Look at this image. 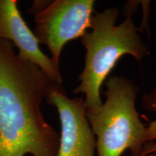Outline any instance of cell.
Masks as SVG:
<instances>
[{"instance_id":"1","label":"cell","mask_w":156,"mask_h":156,"mask_svg":"<svg viewBox=\"0 0 156 156\" xmlns=\"http://www.w3.org/2000/svg\"><path fill=\"white\" fill-rule=\"evenodd\" d=\"M51 83L0 39V156H57L60 136L41 112Z\"/></svg>"},{"instance_id":"2","label":"cell","mask_w":156,"mask_h":156,"mask_svg":"<svg viewBox=\"0 0 156 156\" xmlns=\"http://www.w3.org/2000/svg\"><path fill=\"white\" fill-rule=\"evenodd\" d=\"M119 14L116 8L94 12L89 30L80 38L86 51L85 66L78 76L80 83L73 92L85 95L86 112H97L102 107L101 87L122 56L129 54L140 62L149 53L140 29L130 17L116 25Z\"/></svg>"},{"instance_id":"3","label":"cell","mask_w":156,"mask_h":156,"mask_svg":"<svg viewBox=\"0 0 156 156\" xmlns=\"http://www.w3.org/2000/svg\"><path fill=\"white\" fill-rule=\"evenodd\" d=\"M106 100L98 111L86 112L96 138L98 156L141 155L147 142V127L135 108L139 88L132 80L119 75L108 76L104 82Z\"/></svg>"},{"instance_id":"4","label":"cell","mask_w":156,"mask_h":156,"mask_svg":"<svg viewBox=\"0 0 156 156\" xmlns=\"http://www.w3.org/2000/svg\"><path fill=\"white\" fill-rule=\"evenodd\" d=\"M94 0L34 1L28 12L34 15V34L46 45L51 59L59 64L62 51L70 41L81 38L90 27Z\"/></svg>"},{"instance_id":"5","label":"cell","mask_w":156,"mask_h":156,"mask_svg":"<svg viewBox=\"0 0 156 156\" xmlns=\"http://www.w3.org/2000/svg\"><path fill=\"white\" fill-rule=\"evenodd\" d=\"M46 101L57 109L61 123L57 156H95L96 138L86 116L83 97L69 98L62 85L52 83Z\"/></svg>"},{"instance_id":"6","label":"cell","mask_w":156,"mask_h":156,"mask_svg":"<svg viewBox=\"0 0 156 156\" xmlns=\"http://www.w3.org/2000/svg\"><path fill=\"white\" fill-rule=\"evenodd\" d=\"M17 0H0V39L11 42L23 59L36 64L52 83L62 85L58 66L41 49L39 42L25 22Z\"/></svg>"},{"instance_id":"7","label":"cell","mask_w":156,"mask_h":156,"mask_svg":"<svg viewBox=\"0 0 156 156\" xmlns=\"http://www.w3.org/2000/svg\"><path fill=\"white\" fill-rule=\"evenodd\" d=\"M142 103L144 108L152 112H156V85L151 93L142 96ZM147 142L156 140V119L150 123L147 126Z\"/></svg>"},{"instance_id":"8","label":"cell","mask_w":156,"mask_h":156,"mask_svg":"<svg viewBox=\"0 0 156 156\" xmlns=\"http://www.w3.org/2000/svg\"><path fill=\"white\" fill-rule=\"evenodd\" d=\"M153 152H156V142H147L144 145L141 155H147Z\"/></svg>"},{"instance_id":"9","label":"cell","mask_w":156,"mask_h":156,"mask_svg":"<svg viewBox=\"0 0 156 156\" xmlns=\"http://www.w3.org/2000/svg\"><path fill=\"white\" fill-rule=\"evenodd\" d=\"M128 156H156V152H153V153H149L147 155H129Z\"/></svg>"}]
</instances>
